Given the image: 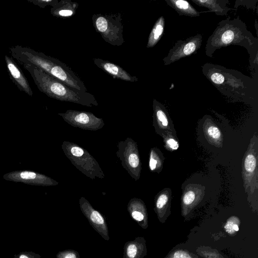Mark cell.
<instances>
[{"mask_svg":"<svg viewBox=\"0 0 258 258\" xmlns=\"http://www.w3.org/2000/svg\"><path fill=\"white\" fill-rule=\"evenodd\" d=\"M23 67L30 73L39 91L48 97L88 107L98 106L95 96L91 93L74 90L34 66L24 65Z\"/></svg>","mask_w":258,"mask_h":258,"instance_id":"obj_4","label":"cell"},{"mask_svg":"<svg viewBox=\"0 0 258 258\" xmlns=\"http://www.w3.org/2000/svg\"><path fill=\"white\" fill-rule=\"evenodd\" d=\"M59 258H78L77 254L74 251H66L59 254Z\"/></svg>","mask_w":258,"mask_h":258,"instance_id":"obj_29","label":"cell"},{"mask_svg":"<svg viewBox=\"0 0 258 258\" xmlns=\"http://www.w3.org/2000/svg\"><path fill=\"white\" fill-rule=\"evenodd\" d=\"M169 191L166 189L160 192L156 201V207L158 209H162L167 204L169 201Z\"/></svg>","mask_w":258,"mask_h":258,"instance_id":"obj_25","label":"cell"},{"mask_svg":"<svg viewBox=\"0 0 258 258\" xmlns=\"http://www.w3.org/2000/svg\"><path fill=\"white\" fill-rule=\"evenodd\" d=\"M167 5L173 9L179 16L199 17L201 12L198 11L187 1L184 0H165Z\"/></svg>","mask_w":258,"mask_h":258,"instance_id":"obj_17","label":"cell"},{"mask_svg":"<svg viewBox=\"0 0 258 258\" xmlns=\"http://www.w3.org/2000/svg\"><path fill=\"white\" fill-rule=\"evenodd\" d=\"M204 131L205 136L210 143L217 145L222 142V135L221 131L209 119L205 121L204 124Z\"/></svg>","mask_w":258,"mask_h":258,"instance_id":"obj_19","label":"cell"},{"mask_svg":"<svg viewBox=\"0 0 258 258\" xmlns=\"http://www.w3.org/2000/svg\"><path fill=\"white\" fill-rule=\"evenodd\" d=\"M206 78L223 95L236 100L253 102L258 97V82L235 70L207 62L202 66Z\"/></svg>","mask_w":258,"mask_h":258,"instance_id":"obj_2","label":"cell"},{"mask_svg":"<svg viewBox=\"0 0 258 258\" xmlns=\"http://www.w3.org/2000/svg\"><path fill=\"white\" fill-rule=\"evenodd\" d=\"M233 222V220L232 221L231 219H229L225 225V228L228 233H232L235 232L233 230V226L235 223Z\"/></svg>","mask_w":258,"mask_h":258,"instance_id":"obj_30","label":"cell"},{"mask_svg":"<svg viewBox=\"0 0 258 258\" xmlns=\"http://www.w3.org/2000/svg\"><path fill=\"white\" fill-rule=\"evenodd\" d=\"M202 41L203 36L200 34L177 41L163 58L164 65L170 64L181 58L196 53L200 48Z\"/></svg>","mask_w":258,"mask_h":258,"instance_id":"obj_8","label":"cell"},{"mask_svg":"<svg viewBox=\"0 0 258 258\" xmlns=\"http://www.w3.org/2000/svg\"><path fill=\"white\" fill-rule=\"evenodd\" d=\"M158 149L153 148L151 150L149 159V168L153 172L160 171L162 167V159L159 155Z\"/></svg>","mask_w":258,"mask_h":258,"instance_id":"obj_22","label":"cell"},{"mask_svg":"<svg viewBox=\"0 0 258 258\" xmlns=\"http://www.w3.org/2000/svg\"><path fill=\"white\" fill-rule=\"evenodd\" d=\"M230 45H239L247 50L250 68L257 76L258 39L247 30L245 23L239 17L233 19L228 17L218 23L207 40L206 55L212 57L217 49Z\"/></svg>","mask_w":258,"mask_h":258,"instance_id":"obj_1","label":"cell"},{"mask_svg":"<svg viewBox=\"0 0 258 258\" xmlns=\"http://www.w3.org/2000/svg\"><path fill=\"white\" fill-rule=\"evenodd\" d=\"M153 122L161 130H170V117L165 107L155 99L153 100Z\"/></svg>","mask_w":258,"mask_h":258,"instance_id":"obj_15","label":"cell"},{"mask_svg":"<svg viewBox=\"0 0 258 258\" xmlns=\"http://www.w3.org/2000/svg\"><path fill=\"white\" fill-rule=\"evenodd\" d=\"M92 22L96 31L106 42L114 46L123 44V25L120 14H94Z\"/></svg>","mask_w":258,"mask_h":258,"instance_id":"obj_6","label":"cell"},{"mask_svg":"<svg viewBox=\"0 0 258 258\" xmlns=\"http://www.w3.org/2000/svg\"><path fill=\"white\" fill-rule=\"evenodd\" d=\"M256 161L255 153L249 150L245 156L243 164L244 171L246 176V179L249 175H252L254 172L256 168Z\"/></svg>","mask_w":258,"mask_h":258,"instance_id":"obj_21","label":"cell"},{"mask_svg":"<svg viewBox=\"0 0 258 258\" xmlns=\"http://www.w3.org/2000/svg\"><path fill=\"white\" fill-rule=\"evenodd\" d=\"M173 258H191V257L187 253L179 250L174 253Z\"/></svg>","mask_w":258,"mask_h":258,"instance_id":"obj_31","label":"cell"},{"mask_svg":"<svg viewBox=\"0 0 258 258\" xmlns=\"http://www.w3.org/2000/svg\"><path fill=\"white\" fill-rule=\"evenodd\" d=\"M9 50L12 56L22 66H34L74 90L81 92H88L78 76L58 59L20 45L11 47Z\"/></svg>","mask_w":258,"mask_h":258,"instance_id":"obj_3","label":"cell"},{"mask_svg":"<svg viewBox=\"0 0 258 258\" xmlns=\"http://www.w3.org/2000/svg\"><path fill=\"white\" fill-rule=\"evenodd\" d=\"M19 258H30V257L26 254H21L19 256Z\"/></svg>","mask_w":258,"mask_h":258,"instance_id":"obj_32","label":"cell"},{"mask_svg":"<svg viewBox=\"0 0 258 258\" xmlns=\"http://www.w3.org/2000/svg\"><path fill=\"white\" fill-rule=\"evenodd\" d=\"M139 247L135 241H130L125 244L124 247V258H138Z\"/></svg>","mask_w":258,"mask_h":258,"instance_id":"obj_23","label":"cell"},{"mask_svg":"<svg viewBox=\"0 0 258 258\" xmlns=\"http://www.w3.org/2000/svg\"><path fill=\"white\" fill-rule=\"evenodd\" d=\"M138 199H132L128 205V211L132 217L136 221L142 222L145 218L143 212V205Z\"/></svg>","mask_w":258,"mask_h":258,"instance_id":"obj_20","label":"cell"},{"mask_svg":"<svg viewBox=\"0 0 258 258\" xmlns=\"http://www.w3.org/2000/svg\"><path fill=\"white\" fill-rule=\"evenodd\" d=\"M78 6L77 3L71 0H61L51 7L50 13L58 18L71 17L76 14Z\"/></svg>","mask_w":258,"mask_h":258,"instance_id":"obj_14","label":"cell"},{"mask_svg":"<svg viewBox=\"0 0 258 258\" xmlns=\"http://www.w3.org/2000/svg\"><path fill=\"white\" fill-rule=\"evenodd\" d=\"M197 5L207 8L208 12H214L218 16H226L231 10L227 6L228 0H191Z\"/></svg>","mask_w":258,"mask_h":258,"instance_id":"obj_16","label":"cell"},{"mask_svg":"<svg viewBox=\"0 0 258 258\" xmlns=\"http://www.w3.org/2000/svg\"><path fill=\"white\" fill-rule=\"evenodd\" d=\"M165 21L161 16L155 22L149 34L147 48H150L155 46L161 38L164 31Z\"/></svg>","mask_w":258,"mask_h":258,"instance_id":"obj_18","label":"cell"},{"mask_svg":"<svg viewBox=\"0 0 258 258\" xmlns=\"http://www.w3.org/2000/svg\"><path fill=\"white\" fill-rule=\"evenodd\" d=\"M5 60L9 76L12 81L20 91L32 96V90L22 70L11 57L7 55L5 56Z\"/></svg>","mask_w":258,"mask_h":258,"instance_id":"obj_12","label":"cell"},{"mask_svg":"<svg viewBox=\"0 0 258 258\" xmlns=\"http://www.w3.org/2000/svg\"><path fill=\"white\" fill-rule=\"evenodd\" d=\"M81 210L93 228L105 240L109 239L107 225L101 214L84 197L79 199Z\"/></svg>","mask_w":258,"mask_h":258,"instance_id":"obj_11","label":"cell"},{"mask_svg":"<svg viewBox=\"0 0 258 258\" xmlns=\"http://www.w3.org/2000/svg\"><path fill=\"white\" fill-rule=\"evenodd\" d=\"M4 178L7 180L35 185L51 186L58 184V182L48 176L30 170L12 171L5 174Z\"/></svg>","mask_w":258,"mask_h":258,"instance_id":"obj_10","label":"cell"},{"mask_svg":"<svg viewBox=\"0 0 258 258\" xmlns=\"http://www.w3.org/2000/svg\"><path fill=\"white\" fill-rule=\"evenodd\" d=\"M257 2V0H237L235 3L234 8H237L239 6H243L246 7L247 9H252L254 10L255 9V6Z\"/></svg>","mask_w":258,"mask_h":258,"instance_id":"obj_27","label":"cell"},{"mask_svg":"<svg viewBox=\"0 0 258 258\" xmlns=\"http://www.w3.org/2000/svg\"><path fill=\"white\" fill-rule=\"evenodd\" d=\"M196 199V194L192 190H189L185 192L183 197V203L185 205L191 204Z\"/></svg>","mask_w":258,"mask_h":258,"instance_id":"obj_28","label":"cell"},{"mask_svg":"<svg viewBox=\"0 0 258 258\" xmlns=\"http://www.w3.org/2000/svg\"><path fill=\"white\" fill-rule=\"evenodd\" d=\"M164 141L166 148L169 150L175 151L178 149V142L173 135H169V133H167V135L164 136Z\"/></svg>","mask_w":258,"mask_h":258,"instance_id":"obj_24","label":"cell"},{"mask_svg":"<svg viewBox=\"0 0 258 258\" xmlns=\"http://www.w3.org/2000/svg\"><path fill=\"white\" fill-rule=\"evenodd\" d=\"M117 157L123 167L136 180L140 176L141 163L136 143L131 138L120 142L118 145Z\"/></svg>","mask_w":258,"mask_h":258,"instance_id":"obj_7","label":"cell"},{"mask_svg":"<svg viewBox=\"0 0 258 258\" xmlns=\"http://www.w3.org/2000/svg\"><path fill=\"white\" fill-rule=\"evenodd\" d=\"M62 149L72 163L88 177L94 179L96 177L103 178V173L98 163L84 149L75 143L64 141Z\"/></svg>","mask_w":258,"mask_h":258,"instance_id":"obj_5","label":"cell"},{"mask_svg":"<svg viewBox=\"0 0 258 258\" xmlns=\"http://www.w3.org/2000/svg\"><path fill=\"white\" fill-rule=\"evenodd\" d=\"M93 61L95 65L114 79L132 82L138 81V78L136 76L131 75L120 66L111 62L100 58H94Z\"/></svg>","mask_w":258,"mask_h":258,"instance_id":"obj_13","label":"cell"},{"mask_svg":"<svg viewBox=\"0 0 258 258\" xmlns=\"http://www.w3.org/2000/svg\"><path fill=\"white\" fill-rule=\"evenodd\" d=\"M28 1L41 8H44L47 6L52 7L58 2V0H28Z\"/></svg>","mask_w":258,"mask_h":258,"instance_id":"obj_26","label":"cell"},{"mask_svg":"<svg viewBox=\"0 0 258 258\" xmlns=\"http://www.w3.org/2000/svg\"><path fill=\"white\" fill-rule=\"evenodd\" d=\"M58 115L71 125L84 130L97 131L104 125L102 118L89 112L68 110L64 113H58Z\"/></svg>","mask_w":258,"mask_h":258,"instance_id":"obj_9","label":"cell"}]
</instances>
